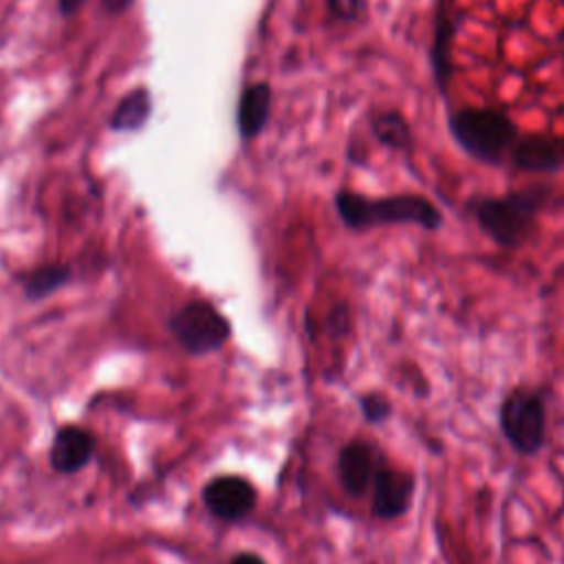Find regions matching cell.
<instances>
[{
	"label": "cell",
	"mask_w": 564,
	"mask_h": 564,
	"mask_svg": "<svg viewBox=\"0 0 564 564\" xmlns=\"http://www.w3.org/2000/svg\"><path fill=\"white\" fill-rule=\"evenodd\" d=\"M132 2H134V0H101L104 9H106L108 13H121V11H126Z\"/></svg>",
	"instance_id": "cell-18"
},
{
	"label": "cell",
	"mask_w": 564,
	"mask_h": 564,
	"mask_svg": "<svg viewBox=\"0 0 564 564\" xmlns=\"http://www.w3.org/2000/svg\"><path fill=\"white\" fill-rule=\"evenodd\" d=\"M205 507L223 520H240L256 505V489L240 476H218L203 489Z\"/></svg>",
	"instance_id": "cell-6"
},
{
	"label": "cell",
	"mask_w": 564,
	"mask_h": 564,
	"mask_svg": "<svg viewBox=\"0 0 564 564\" xmlns=\"http://www.w3.org/2000/svg\"><path fill=\"white\" fill-rule=\"evenodd\" d=\"M500 427L505 438L520 454H535L544 443L546 410L538 392L527 388L511 390L500 405Z\"/></svg>",
	"instance_id": "cell-4"
},
{
	"label": "cell",
	"mask_w": 564,
	"mask_h": 564,
	"mask_svg": "<svg viewBox=\"0 0 564 564\" xmlns=\"http://www.w3.org/2000/svg\"><path fill=\"white\" fill-rule=\"evenodd\" d=\"M84 2H86V0H59V11H62L64 15H70V13L79 11V7H82Z\"/></svg>",
	"instance_id": "cell-19"
},
{
	"label": "cell",
	"mask_w": 564,
	"mask_h": 564,
	"mask_svg": "<svg viewBox=\"0 0 564 564\" xmlns=\"http://www.w3.org/2000/svg\"><path fill=\"white\" fill-rule=\"evenodd\" d=\"M412 476L390 467H379L372 480V513L383 520L403 516L412 502Z\"/></svg>",
	"instance_id": "cell-8"
},
{
	"label": "cell",
	"mask_w": 564,
	"mask_h": 564,
	"mask_svg": "<svg viewBox=\"0 0 564 564\" xmlns=\"http://www.w3.org/2000/svg\"><path fill=\"white\" fill-rule=\"evenodd\" d=\"M176 341L192 355H207L218 350L231 335L227 317L205 300L183 304L170 319Z\"/></svg>",
	"instance_id": "cell-5"
},
{
	"label": "cell",
	"mask_w": 564,
	"mask_h": 564,
	"mask_svg": "<svg viewBox=\"0 0 564 564\" xmlns=\"http://www.w3.org/2000/svg\"><path fill=\"white\" fill-rule=\"evenodd\" d=\"M449 132L454 141L476 161L498 163L511 152L518 141L513 121L487 108H463L449 117Z\"/></svg>",
	"instance_id": "cell-2"
},
{
	"label": "cell",
	"mask_w": 564,
	"mask_h": 564,
	"mask_svg": "<svg viewBox=\"0 0 564 564\" xmlns=\"http://www.w3.org/2000/svg\"><path fill=\"white\" fill-rule=\"evenodd\" d=\"M229 564H264V560L258 557V555H253V553H240V555H236Z\"/></svg>",
	"instance_id": "cell-20"
},
{
	"label": "cell",
	"mask_w": 564,
	"mask_h": 564,
	"mask_svg": "<svg viewBox=\"0 0 564 564\" xmlns=\"http://www.w3.org/2000/svg\"><path fill=\"white\" fill-rule=\"evenodd\" d=\"M546 189L529 187L496 198H482L476 205V218L485 234L500 247H518L531 231L533 218L544 205Z\"/></svg>",
	"instance_id": "cell-3"
},
{
	"label": "cell",
	"mask_w": 564,
	"mask_h": 564,
	"mask_svg": "<svg viewBox=\"0 0 564 564\" xmlns=\"http://www.w3.org/2000/svg\"><path fill=\"white\" fill-rule=\"evenodd\" d=\"M335 209L339 220L350 229H368L377 225H419L423 229H436L443 220L436 205L419 194L368 198L341 189L335 194Z\"/></svg>",
	"instance_id": "cell-1"
},
{
	"label": "cell",
	"mask_w": 564,
	"mask_h": 564,
	"mask_svg": "<svg viewBox=\"0 0 564 564\" xmlns=\"http://www.w3.org/2000/svg\"><path fill=\"white\" fill-rule=\"evenodd\" d=\"M271 88L264 82L251 84L242 90L238 101V132L242 139H253L269 121L271 112Z\"/></svg>",
	"instance_id": "cell-11"
},
{
	"label": "cell",
	"mask_w": 564,
	"mask_h": 564,
	"mask_svg": "<svg viewBox=\"0 0 564 564\" xmlns=\"http://www.w3.org/2000/svg\"><path fill=\"white\" fill-rule=\"evenodd\" d=\"M68 278H70V269L66 264H44V267L33 269L29 275H24L22 286H24L26 297L40 300V297L51 295L62 284H66Z\"/></svg>",
	"instance_id": "cell-14"
},
{
	"label": "cell",
	"mask_w": 564,
	"mask_h": 564,
	"mask_svg": "<svg viewBox=\"0 0 564 564\" xmlns=\"http://www.w3.org/2000/svg\"><path fill=\"white\" fill-rule=\"evenodd\" d=\"M328 7H330V11H333L337 18L352 20V18L359 13L361 0H328Z\"/></svg>",
	"instance_id": "cell-16"
},
{
	"label": "cell",
	"mask_w": 564,
	"mask_h": 564,
	"mask_svg": "<svg viewBox=\"0 0 564 564\" xmlns=\"http://www.w3.org/2000/svg\"><path fill=\"white\" fill-rule=\"evenodd\" d=\"M511 163L527 172H551L564 165L562 137H518L511 148Z\"/></svg>",
	"instance_id": "cell-9"
},
{
	"label": "cell",
	"mask_w": 564,
	"mask_h": 564,
	"mask_svg": "<svg viewBox=\"0 0 564 564\" xmlns=\"http://www.w3.org/2000/svg\"><path fill=\"white\" fill-rule=\"evenodd\" d=\"M152 110V99L150 93L145 88H137L130 90L115 108L112 117H110V128L119 130V132H132L139 130Z\"/></svg>",
	"instance_id": "cell-12"
},
{
	"label": "cell",
	"mask_w": 564,
	"mask_h": 564,
	"mask_svg": "<svg viewBox=\"0 0 564 564\" xmlns=\"http://www.w3.org/2000/svg\"><path fill=\"white\" fill-rule=\"evenodd\" d=\"M372 134L388 148L408 150L412 145V134L408 121L399 112H379L370 121Z\"/></svg>",
	"instance_id": "cell-13"
},
{
	"label": "cell",
	"mask_w": 564,
	"mask_h": 564,
	"mask_svg": "<svg viewBox=\"0 0 564 564\" xmlns=\"http://www.w3.org/2000/svg\"><path fill=\"white\" fill-rule=\"evenodd\" d=\"M328 328L335 333V335H341V333H346V328H348V308L346 306H335L333 311H330V315H328Z\"/></svg>",
	"instance_id": "cell-17"
},
{
	"label": "cell",
	"mask_w": 564,
	"mask_h": 564,
	"mask_svg": "<svg viewBox=\"0 0 564 564\" xmlns=\"http://www.w3.org/2000/svg\"><path fill=\"white\" fill-rule=\"evenodd\" d=\"M337 467H339L341 487L357 498L372 487V480L381 467V458L377 447H372L370 443L350 441L348 445L341 447Z\"/></svg>",
	"instance_id": "cell-7"
},
{
	"label": "cell",
	"mask_w": 564,
	"mask_h": 564,
	"mask_svg": "<svg viewBox=\"0 0 564 564\" xmlns=\"http://www.w3.org/2000/svg\"><path fill=\"white\" fill-rule=\"evenodd\" d=\"M359 405H361L364 416H366L368 421H372V423H381V421H383V419H388V416H390V412H392L390 403H388L381 394H377V392L361 397Z\"/></svg>",
	"instance_id": "cell-15"
},
{
	"label": "cell",
	"mask_w": 564,
	"mask_h": 564,
	"mask_svg": "<svg viewBox=\"0 0 564 564\" xmlns=\"http://www.w3.org/2000/svg\"><path fill=\"white\" fill-rule=\"evenodd\" d=\"M95 452L93 436L75 425L62 427L51 445V465L59 474H75L84 465H88L90 456Z\"/></svg>",
	"instance_id": "cell-10"
}]
</instances>
